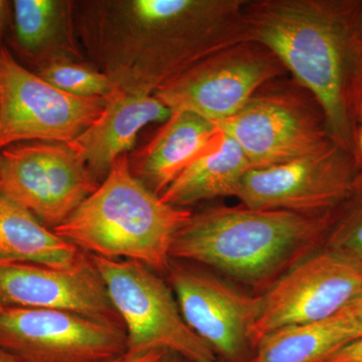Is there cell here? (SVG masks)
<instances>
[{
    "mask_svg": "<svg viewBox=\"0 0 362 362\" xmlns=\"http://www.w3.org/2000/svg\"><path fill=\"white\" fill-rule=\"evenodd\" d=\"M246 1H74V23L93 66L119 90L153 95L204 59L246 42Z\"/></svg>",
    "mask_w": 362,
    "mask_h": 362,
    "instance_id": "6da1fadb",
    "label": "cell"
},
{
    "mask_svg": "<svg viewBox=\"0 0 362 362\" xmlns=\"http://www.w3.org/2000/svg\"><path fill=\"white\" fill-rule=\"evenodd\" d=\"M361 6L358 0H247L244 7L246 42L277 57L318 104L333 141L358 160L356 47Z\"/></svg>",
    "mask_w": 362,
    "mask_h": 362,
    "instance_id": "7a4b0ae2",
    "label": "cell"
},
{
    "mask_svg": "<svg viewBox=\"0 0 362 362\" xmlns=\"http://www.w3.org/2000/svg\"><path fill=\"white\" fill-rule=\"evenodd\" d=\"M332 211L308 216L244 206L211 207L192 214L180 226L169 256L204 264L247 284H274L283 271L324 242Z\"/></svg>",
    "mask_w": 362,
    "mask_h": 362,
    "instance_id": "3957f363",
    "label": "cell"
},
{
    "mask_svg": "<svg viewBox=\"0 0 362 362\" xmlns=\"http://www.w3.org/2000/svg\"><path fill=\"white\" fill-rule=\"evenodd\" d=\"M190 216L187 209L164 204L138 180L124 154L97 189L52 230L95 256L123 257L168 272L171 243Z\"/></svg>",
    "mask_w": 362,
    "mask_h": 362,
    "instance_id": "277c9868",
    "label": "cell"
},
{
    "mask_svg": "<svg viewBox=\"0 0 362 362\" xmlns=\"http://www.w3.org/2000/svg\"><path fill=\"white\" fill-rule=\"evenodd\" d=\"M125 326V357L173 351L187 362H214V350L188 327L168 286L140 262L90 255Z\"/></svg>",
    "mask_w": 362,
    "mask_h": 362,
    "instance_id": "5b68a950",
    "label": "cell"
},
{
    "mask_svg": "<svg viewBox=\"0 0 362 362\" xmlns=\"http://www.w3.org/2000/svg\"><path fill=\"white\" fill-rule=\"evenodd\" d=\"M264 87L237 113L214 123L242 147L252 168L303 158L335 144L310 94Z\"/></svg>",
    "mask_w": 362,
    "mask_h": 362,
    "instance_id": "8992f818",
    "label": "cell"
},
{
    "mask_svg": "<svg viewBox=\"0 0 362 362\" xmlns=\"http://www.w3.org/2000/svg\"><path fill=\"white\" fill-rule=\"evenodd\" d=\"M106 99L57 89L0 47V151L23 141H74L101 115Z\"/></svg>",
    "mask_w": 362,
    "mask_h": 362,
    "instance_id": "52a82bcc",
    "label": "cell"
},
{
    "mask_svg": "<svg viewBox=\"0 0 362 362\" xmlns=\"http://www.w3.org/2000/svg\"><path fill=\"white\" fill-rule=\"evenodd\" d=\"M1 194L56 226L99 185L71 143H18L0 151Z\"/></svg>",
    "mask_w": 362,
    "mask_h": 362,
    "instance_id": "ba28073f",
    "label": "cell"
},
{
    "mask_svg": "<svg viewBox=\"0 0 362 362\" xmlns=\"http://www.w3.org/2000/svg\"><path fill=\"white\" fill-rule=\"evenodd\" d=\"M285 71L267 47L243 42L204 59L153 95L171 112H192L218 123Z\"/></svg>",
    "mask_w": 362,
    "mask_h": 362,
    "instance_id": "9c48e42d",
    "label": "cell"
},
{
    "mask_svg": "<svg viewBox=\"0 0 362 362\" xmlns=\"http://www.w3.org/2000/svg\"><path fill=\"white\" fill-rule=\"evenodd\" d=\"M361 168L358 158L335 143L303 158L252 168L235 197L249 209L319 216L345 201Z\"/></svg>",
    "mask_w": 362,
    "mask_h": 362,
    "instance_id": "30bf717a",
    "label": "cell"
},
{
    "mask_svg": "<svg viewBox=\"0 0 362 362\" xmlns=\"http://www.w3.org/2000/svg\"><path fill=\"white\" fill-rule=\"evenodd\" d=\"M361 293V268L326 250L312 255L283 274L262 296L252 345L281 328L329 318Z\"/></svg>",
    "mask_w": 362,
    "mask_h": 362,
    "instance_id": "8fae6325",
    "label": "cell"
},
{
    "mask_svg": "<svg viewBox=\"0 0 362 362\" xmlns=\"http://www.w3.org/2000/svg\"><path fill=\"white\" fill-rule=\"evenodd\" d=\"M0 347L26 362H110L125 356L126 333L70 312L1 306Z\"/></svg>",
    "mask_w": 362,
    "mask_h": 362,
    "instance_id": "7c38bea8",
    "label": "cell"
},
{
    "mask_svg": "<svg viewBox=\"0 0 362 362\" xmlns=\"http://www.w3.org/2000/svg\"><path fill=\"white\" fill-rule=\"evenodd\" d=\"M168 278L185 323L226 358L239 359L252 345L262 296H250L211 274L173 263Z\"/></svg>",
    "mask_w": 362,
    "mask_h": 362,
    "instance_id": "4fadbf2b",
    "label": "cell"
},
{
    "mask_svg": "<svg viewBox=\"0 0 362 362\" xmlns=\"http://www.w3.org/2000/svg\"><path fill=\"white\" fill-rule=\"evenodd\" d=\"M0 306L70 312L123 329L103 280L86 255L71 269L0 262Z\"/></svg>",
    "mask_w": 362,
    "mask_h": 362,
    "instance_id": "5bb4252c",
    "label": "cell"
},
{
    "mask_svg": "<svg viewBox=\"0 0 362 362\" xmlns=\"http://www.w3.org/2000/svg\"><path fill=\"white\" fill-rule=\"evenodd\" d=\"M223 131L204 117L171 112L156 135L128 156L131 173L158 197L190 165L221 146Z\"/></svg>",
    "mask_w": 362,
    "mask_h": 362,
    "instance_id": "9a60e30c",
    "label": "cell"
},
{
    "mask_svg": "<svg viewBox=\"0 0 362 362\" xmlns=\"http://www.w3.org/2000/svg\"><path fill=\"white\" fill-rule=\"evenodd\" d=\"M170 115L154 95L118 90L107 98L101 115L70 143L97 180L106 177L114 162L132 148L142 128L165 122Z\"/></svg>",
    "mask_w": 362,
    "mask_h": 362,
    "instance_id": "2e32d148",
    "label": "cell"
},
{
    "mask_svg": "<svg viewBox=\"0 0 362 362\" xmlns=\"http://www.w3.org/2000/svg\"><path fill=\"white\" fill-rule=\"evenodd\" d=\"M13 45L37 71L61 59L82 62L74 23V1L14 0Z\"/></svg>",
    "mask_w": 362,
    "mask_h": 362,
    "instance_id": "e0dca14e",
    "label": "cell"
},
{
    "mask_svg": "<svg viewBox=\"0 0 362 362\" xmlns=\"http://www.w3.org/2000/svg\"><path fill=\"white\" fill-rule=\"evenodd\" d=\"M84 256L25 207L0 194V262L71 269Z\"/></svg>",
    "mask_w": 362,
    "mask_h": 362,
    "instance_id": "ac0fdd59",
    "label": "cell"
},
{
    "mask_svg": "<svg viewBox=\"0 0 362 362\" xmlns=\"http://www.w3.org/2000/svg\"><path fill=\"white\" fill-rule=\"evenodd\" d=\"M252 168L242 147L225 134L218 149L194 162L173 180L160 195L161 201L183 209L216 197H235Z\"/></svg>",
    "mask_w": 362,
    "mask_h": 362,
    "instance_id": "d6986e66",
    "label": "cell"
},
{
    "mask_svg": "<svg viewBox=\"0 0 362 362\" xmlns=\"http://www.w3.org/2000/svg\"><path fill=\"white\" fill-rule=\"evenodd\" d=\"M359 337L361 331L343 308L324 320L269 333L250 362H320Z\"/></svg>",
    "mask_w": 362,
    "mask_h": 362,
    "instance_id": "ffe728a7",
    "label": "cell"
},
{
    "mask_svg": "<svg viewBox=\"0 0 362 362\" xmlns=\"http://www.w3.org/2000/svg\"><path fill=\"white\" fill-rule=\"evenodd\" d=\"M326 251L333 252L362 269V170L354 188L340 206L333 209L332 220L324 239Z\"/></svg>",
    "mask_w": 362,
    "mask_h": 362,
    "instance_id": "44dd1931",
    "label": "cell"
},
{
    "mask_svg": "<svg viewBox=\"0 0 362 362\" xmlns=\"http://www.w3.org/2000/svg\"><path fill=\"white\" fill-rule=\"evenodd\" d=\"M35 74L73 96L108 98L120 90L104 73L81 61L61 59L35 71Z\"/></svg>",
    "mask_w": 362,
    "mask_h": 362,
    "instance_id": "7402d4cb",
    "label": "cell"
},
{
    "mask_svg": "<svg viewBox=\"0 0 362 362\" xmlns=\"http://www.w3.org/2000/svg\"><path fill=\"white\" fill-rule=\"evenodd\" d=\"M320 362H362V335L343 345Z\"/></svg>",
    "mask_w": 362,
    "mask_h": 362,
    "instance_id": "603a6c76",
    "label": "cell"
},
{
    "mask_svg": "<svg viewBox=\"0 0 362 362\" xmlns=\"http://www.w3.org/2000/svg\"><path fill=\"white\" fill-rule=\"evenodd\" d=\"M356 99L359 110V105L362 101V1L356 28Z\"/></svg>",
    "mask_w": 362,
    "mask_h": 362,
    "instance_id": "cb8c5ba5",
    "label": "cell"
},
{
    "mask_svg": "<svg viewBox=\"0 0 362 362\" xmlns=\"http://www.w3.org/2000/svg\"><path fill=\"white\" fill-rule=\"evenodd\" d=\"M165 352L163 350H152L135 357H120V358L114 359L110 362H160L165 356Z\"/></svg>",
    "mask_w": 362,
    "mask_h": 362,
    "instance_id": "d4e9b609",
    "label": "cell"
},
{
    "mask_svg": "<svg viewBox=\"0 0 362 362\" xmlns=\"http://www.w3.org/2000/svg\"><path fill=\"white\" fill-rule=\"evenodd\" d=\"M344 311L349 314L351 320L356 324L357 329L361 331L362 335V293L351 303L345 307Z\"/></svg>",
    "mask_w": 362,
    "mask_h": 362,
    "instance_id": "484cf974",
    "label": "cell"
},
{
    "mask_svg": "<svg viewBox=\"0 0 362 362\" xmlns=\"http://www.w3.org/2000/svg\"><path fill=\"white\" fill-rule=\"evenodd\" d=\"M9 13H11V2L0 0V47L2 45V39H4V33H6Z\"/></svg>",
    "mask_w": 362,
    "mask_h": 362,
    "instance_id": "4316f807",
    "label": "cell"
},
{
    "mask_svg": "<svg viewBox=\"0 0 362 362\" xmlns=\"http://www.w3.org/2000/svg\"><path fill=\"white\" fill-rule=\"evenodd\" d=\"M0 362H26L21 357L14 356L11 352L0 347Z\"/></svg>",
    "mask_w": 362,
    "mask_h": 362,
    "instance_id": "83f0119b",
    "label": "cell"
},
{
    "mask_svg": "<svg viewBox=\"0 0 362 362\" xmlns=\"http://www.w3.org/2000/svg\"><path fill=\"white\" fill-rule=\"evenodd\" d=\"M357 152H358L361 169L362 170V126H359L358 132H357Z\"/></svg>",
    "mask_w": 362,
    "mask_h": 362,
    "instance_id": "f1b7e54d",
    "label": "cell"
},
{
    "mask_svg": "<svg viewBox=\"0 0 362 362\" xmlns=\"http://www.w3.org/2000/svg\"><path fill=\"white\" fill-rule=\"evenodd\" d=\"M358 118H359V121H361V126H362V101H361V105H359Z\"/></svg>",
    "mask_w": 362,
    "mask_h": 362,
    "instance_id": "f546056e",
    "label": "cell"
},
{
    "mask_svg": "<svg viewBox=\"0 0 362 362\" xmlns=\"http://www.w3.org/2000/svg\"><path fill=\"white\" fill-rule=\"evenodd\" d=\"M0 163H1V158H0ZM0 188H1V182H0ZM0 194H1V192H0Z\"/></svg>",
    "mask_w": 362,
    "mask_h": 362,
    "instance_id": "4dcf8cb0",
    "label": "cell"
},
{
    "mask_svg": "<svg viewBox=\"0 0 362 362\" xmlns=\"http://www.w3.org/2000/svg\"><path fill=\"white\" fill-rule=\"evenodd\" d=\"M163 359H164V358H163ZM163 359H162V361H161L160 362L163 361Z\"/></svg>",
    "mask_w": 362,
    "mask_h": 362,
    "instance_id": "1f68e13d",
    "label": "cell"
},
{
    "mask_svg": "<svg viewBox=\"0 0 362 362\" xmlns=\"http://www.w3.org/2000/svg\"><path fill=\"white\" fill-rule=\"evenodd\" d=\"M0 307H1V306H0Z\"/></svg>",
    "mask_w": 362,
    "mask_h": 362,
    "instance_id": "d6a6232c",
    "label": "cell"
}]
</instances>
